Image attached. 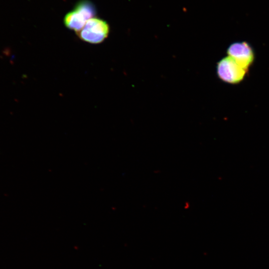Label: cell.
<instances>
[{"instance_id": "obj_2", "label": "cell", "mask_w": 269, "mask_h": 269, "mask_svg": "<svg viewBox=\"0 0 269 269\" xmlns=\"http://www.w3.org/2000/svg\"><path fill=\"white\" fill-rule=\"evenodd\" d=\"M110 32L108 23L104 20L93 17L89 19L83 27L76 33L82 40L92 43L102 42L108 36Z\"/></svg>"}, {"instance_id": "obj_3", "label": "cell", "mask_w": 269, "mask_h": 269, "mask_svg": "<svg viewBox=\"0 0 269 269\" xmlns=\"http://www.w3.org/2000/svg\"><path fill=\"white\" fill-rule=\"evenodd\" d=\"M246 72L229 56L223 58L217 63L218 77L222 81L230 84H237L241 82Z\"/></svg>"}, {"instance_id": "obj_4", "label": "cell", "mask_w": 269, "mask_h": 269, "mask_svg": "<svg viewBox=\"0 0 269 269\" xmlns=\"http://www.w3.org/2000/svg\"><path fill=\"white\" fill-rule=\"evenodd\" d=\"M228 56L244 69L247 71L254 60L251 46L246 42H237L231 44L227 49Z\"/></svg>"}, {"instance_id": "obj_1", "label": "cell", "mask_w": 269, "mask_h": 269, "mask_svg": "<svg viewBox=\"0 0 269 269\" xmlns=\"http://www.w3.org/2000/svg\"><path fill=\"white\" fill-rule=\"evenodd\" d=\"M94 4L88 0H81L74 8L66 13L64 18L65 25L76 32L80 30L90 19L96 14Z\"/></svg>"}]
</instances>
